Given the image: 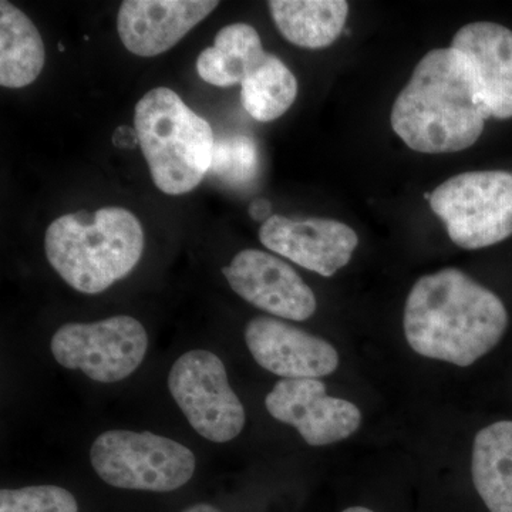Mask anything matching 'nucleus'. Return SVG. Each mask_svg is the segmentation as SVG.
Listing matches in <instances>:
<instances>
[{"label": "nucleus", "mask_w": 512, "mask_h": 512, "mask_svg": "<svg viewBox=\"0 0 512 512\" xmlns=\"http://www.w3.org/2000/svg\"><path fill=\"white\" fill-rule=\"evenodd\" d=\"M0 512H79L76 498L57 485L0 491Z\"/></svg>", "instance_id": "obj_21"}, {"label": "nucleus", "mask_w": 512, "mask_h": 512, "mask_svg": "<svg viewBox=\"0 0 512 512\" xmlns=\"http://www.w3.org/2000/svg\"><path fill=\"white\" fill-rule=\"evenodd\" d=\"M183 512H221L218 508L212 507L210 504H195L188 507Z\"/></svg>", "instance_id": "obj_23"}, {"label": "nucleus", "mask_w": 512, "mask_h": 512, "mask_svg": "<svg viewBox=\"0 0 512 512\" xmlns=\"http://www.w3.org/2000/svg\"><path fill=\"white\" fill-rule=\"evenodd\" d=\"M471 476L488 511L512 512V421H497L478 431Z\"/></svg>", "instance_id": "obj_15"}, {"label": "nucleus", "mask_w": 512, "mask_h": 512, "mask_svg": "<svg viewBox=\"0 0 512 512\" xmlns=\"http://www.w3.org/2000/svg\"><path fill=\"white\" fill-rule=\"evenodd\" d=\"M90 461L97 476L124 490L170 493L194 476V453L150 431L110 430L94 440Z\"/></svg>", "instance_id": "obj_5"}, {"label": "nucleus", "mask_w": 512, "mask_h": 512, "mask_svg": "<svg viewBox=\"0 0 512 512\" xmlns=\"http://www.w3.org/2000/svg\"><path fill=\"white\" fill-rule=\"evenodd\" d=\"M232 291L269 315L295 322L316 312V296L301 275L278 256L244 249L222 268Z\"/></svg>", "instance_id": "obj_10"}, {"label": "nucleus", "mask_w": 512, "mask_h": 512, "mask_svg": "<svg viewBox=\"0 0 512 512\" xmlns=\"http://www.w3.org/2000/svg\"><path fill=\"white\" fill-rule=\"evenodd\" d=\"M487 119L473 66L453 47L431 50L417 63L390 114L394 133L423 154L467 150Z\"/></svg>", "instance_id": "obj_2"}, {"label": "nucleus", "mask_w": 512, "mask_h": 512, "mask_svg": "<svg viewBox=\"0 0 512 512\" xmlns=\"http://www.w3.org/2000/svg\"><path fill=\"white\" fill-rule=\"evenodd\" d=\"M451 47L467 57L476 73L488 117H512V30L491 22L463 26Z\"/></svg>", "instance_id": "obj_14"}, {"label": "nucleus", "mask_w": 512, "mask_h": 512, "mask_svg": "<svg viewBox=\"0 0 512 512\" xmlns=\"http://www.w3.org/2000/svg\"><path fill=\"white\" fill-rule=\"evenodd\" d=\"M271 212V202L265 200V198H258V200L252 201L248 208L249 217L256 222L268 221L272 217Z\"/></svg>", "instance_id": "obj_22"}, {"label": "nucleus", "mask_w": 512, "mask_h": 512, "mask_svg": "<svg viewBox=\"0 0 512 512\" xmlns=\"http://www.w3.org/2000/svg\"><path fill=\"white\" fill-rule=\"evenodd\" d=\"M245 342L255 362L282 379H320L339 367L329 342L272 316L249 320Z\"/></svg>", "instance_id": "obj_12"}, {"label": "nucleus", "mask_w": 512, "mask_h": 512, "mask_svg": "<svg viewBox=\"0 0 512 512\" xmlns=\"http://www.w3.org/2000/svg\"><path fill=\"white\" fill-rule=\"evenodd\" d=\"M259 241L296 265L330 278L349 264L359 237L349 225L326 218L292 220L275 214L259 228Z\"/></svg>", "instance_id": "obj_11"}, {"label": "nucleus", "mask_w": 512, "mask_h": 512, "mask_svg": "<svg viewBox=\"0 0 512 512\" xmlns=\"http://www.w3.org/2000/svg\"><path fill=\"white\" fill-rule=\"evenodd\" d=\"M266 56L258 32L245 23H234L217 33L214 46L202 50L198 76L211 86L232 87L242 84Z\"/></svg>", "instance_id": "obj_18"}, {"label": "nucleus", "mask_w": 512, "mask_h": 512, "mask_svg": "<svg viewBox=\"0 0 512 512\" xmlns=\"http://www.w3.org/2000/svg\"><path fill=\"white\" fill-rule=\"evenodd\" d=\"M298 96V80L289 67L275 55L249 74L241 84V103L245 111L261 123L284 116Z\"/></svg>", "instance_id": "obj_19"}, {"label": "nucleus", "mask_w": 512, "mask_h": 512, "mask_svg": "<svg viewBox=\"0 0 512 512\" xmlns=\"http://www.w3.org/2000/svg\"><path fill=\"white\" fill-rule=\"evenodd\" d=\"M168 389L204 439L228 443L244 429V406L229 384L224 363L210 350H190L178 357L168 375Z\"/></svg>", "instance_id": "obj_7"}, {"label": "nucleus", "mask_w": 512, "mask_h": 512, "mask_svg": "<svg viewBox=\"0 0 512 512\" xmlns=\"http://www.w3.org/2000/svg\"><path fill=\"white\" fill-rule=\"evenodd\" d=\"M342 512H375V511L369 510V508H366V507H350V508H346V510L342 511Z\"/></svg>", "instance_id": "obj_24"}, {"label": "nucleus", "mask_w": 512, "mask_h": 512, "mask_svg": "<svg viewBox=\"0 0 512 512\" xmlns=\"http://www.w3.org/2000/svg\"><path fill=\"white\" fill-rule=\"evenodd\" d=\"M259 168L258 146L252 137L234 134L215 141L210 173L231 185L255 180Z\"/></svg>", "instance_id": "obj_20"}, {"label": "nucleus", "mask_w": 512, "mask_h": 512, "mask_svg": "<svg viewBox=\"0 0 512 512\" xmlns=\"http://www.w3.org/2000/svg\"><path fill=\"white\" fill-rule=\"evenodd\" d=\"M134 128L151 178L167 195L187 194L210 173L215 138L207 120L174 90L156 87L134 110Z\"/></svg>", "instance_id": "obj_4"}, {"label": "nucleus", "mask_w": 512, "mask_h": 512, "mask_svg": "<svg viewBox=\"0 0 512 512\" xmlns=\"http://www.w3.org/2000/svg\"><path fill=\"white\" fill-rule=\"evenodd\" d=\"M275 420L295 427L312 447L348 439L362 424V412L348 400L329 396L319 379H282L266 394Z\"/></svg>", "instance_id": "obj_9"}, {"label": "nucleus", "mask_w": 512, "mask_h": 512, "mask_svg": "<svg viewBox=\"0 0 512 512\" xmlns=\"http://www.w3.org/2000/svg\"><path fill=\"white\" fill-rule=\"evenodd\" d=\"M147 348L146 329L127 315L93 323H66L50 342L59 365L82 370L99 383L120 382L136 372Z\"/></svg>", "instance_id": "obj_8"}, {"label": "nucleus", "mask_w": 512, "mask_h": 512, "mask_svg": "<svg viewBox=\"0 0 512 512\" xmlns=\"http://www.w3.org/2000/svg\"><path fill=\"white\" fill-rule=\"evenodd\" d=\"M426 197L457 247H493L512 235V174L507 171L458 174Z\"/></svg>", "instance_id": "obj_6"}, {"label": "nucleus", "mask_w": 512, "mask_h": 512, "mask_svg": "<svg viewBox=\"0 0 512 512\" xmlns=\"http://www.w3.org/2000/svg\"><path fill=\"white\" fill-rule=\"evenodd\" d=\"M217 6L220 2L214 0H124L117 16V32L133 55H163Z\"/></svg>", "instance_id": "obj_13"}, {"label": "nucleus", "mask_w": 512, "mask_h": 512, "mask_svg": "<svg viewBox=\"0 0 512 512\" xmlns=\"http://www.w3.org/2000/svg\"><path fill=\"white\" fill-rule=\"evenodd\" d=\"M403 326L417 355L468 367L501 342L508 312L490 289L460 269L446 268L414 284Z\"/></svg>", "instance_id": "obj_1"}, {"label": "nucleus", "mask_w": 512, "mask_h": 512, "mask_svg": "<svg viewBox=\"0 0 512 512\" xmlns=\"http://www.w3.org/2000/svg\"><path fill=\"white\" fill-rule=\"evenodd\" d=\"M47 261L77 292L96 295L126 278L144 252V231L133 212L100 208L89 215L66 214L49 225Z\"/></svg>", "instance_id": "obj_3"}, {"label": "nucleus", "mask_w": 512, "mask_h": 512, "mask_svg": "<svg viewBox=\"0 0 512 512\" xmlns=\"http://www.w3.org/2000/svg\"><path fill=\"white\" fill-rule=\"evenodd\" d=\"M268 6L279 33L303 49L335 43L349 15L345 0H271Z\"/></svg>", "instance_id": "obj_16"}, {"label": "nucleus", "mask_w": 512, "mask_h": 512, "mask_svg": "<svg viewBox=\"0 0 512 512\" xmlns=\"http://www.w3.org/2000/svg\"><path fill=\"white\" fill-rule=\"evenodd\" d=\"M46 62L35 23L6 0L0 2V86L23 89L36 82Z\"/></svg>", "instance_id": "obj_17"}]
</instances>
